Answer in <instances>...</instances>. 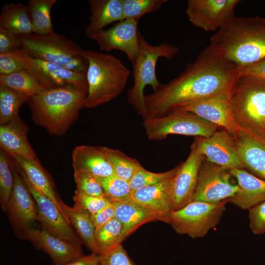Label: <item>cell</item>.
I'll return each mask as SVG.
<instances>
[{
	"mask_svg": "<svg viewBox=\"0 0 265 265\" xmlns=\"http://www.w3.org/2000/svg\"><path fill=\"white\" fill-rule=\"evenodd\" d=\"M238 74L234 64L208 46L178 77L144 95V120L163 116L186 105L229 93Z\"/></svg>",
	"mask_w": 265,
	"mask_h": 265,
	"instance_id": "obj_1",
	"label": "cell"
},
{
	"mask_svg": "<svg viewBox=\"0 0 265 265\" xmlns=\"http://www.w3.org/2000/svg\"><path fill=\"white\" fill-rule=\"evenodd\" d=\"M209 47L237 68L265 58V18L234 17L211 37Z\"/></svg>",
	"mask_w": 265,
	"mask_h": 265,
	"instance_id": "obj_2",
	"label": "cell"
},
{
	"mask_svg": "<svg viewBox=\"0 0 265 265\" xmlns=\"http://www.w3.org/2000/svg\"><path fill=\"white\" fill-rule=\"evenodd\" d=\"M87 91L72 85L46 89L27 104L34 122L51 135H63L85 107Z\"/></svg>",
	"mask_w": 265,
	"mask_h": 265,
	"instance_id": "obj_3",
	"label": "cell"
},
{
	"mask_svg": "<svg viewBox=\"0 0 265 265\" xmlns=\"http://www.w3.org/2000/svg\"><path fill=\"white\" fill-rule=\"evenodd\" d=\"M84 55L88 61L85 107L94 108L119 96L131 73L120 59L111 54L85 50Z\"/></svg>",
	"mask_w": 265,
	"mask_h": 265,
	"instance_id": "obj_4",
	"label": "cell"
},
{
	"mask_svg": "<svg viewBox=\"0 0 265 265\" xmlns=\"http://www.w3.org/2000/svg\"><path fill=\"white\" fill-rule=\"evenodd\" d=\"M229 98L240 128L265 141V80L238 74Z\"/></svg>",
	"mask_w": 265,
	"mask_h": 265,
	"instance_id": "obj_5",
	"label": "cell"
},
{
	"mask_svg": "<svg viewBox=\"0 0 265 265\" xmlns=\"http://www.w3.org/2000/svg\"><path fill=\"white\" fill-rule=\"evenodd\" d=\"M17 36L20 49L30 57L86 74L88 61L84 55L85 50L72 40L54 32L45 35L32 33Z\"/></svg>",
	"mask_w": 265,
	"mask_h": 265,
	"instance_id": "obj_6",
	"label": "cell"
},
{
	"mask_svg": "<svg viewBox=\"0 0 265 265\" xmlns=\"http://www.w3.org/2000/svg\"><path fill=\"white\" fill-rule=\"evenodd\" d=\"M139 53L132 65L133 85L127 91V100L141 116L143 120L146 115L144 90L147 85L152 87L153 91L161 84L156 75V65L160 57L171 60L179 51L177 46L166 42L157 45L148 43L139 30Z\"/></svg>",
	"mask_w": 265,
	"mask_h": 265,
	"instance_id": "obj_7",
	"label": "cell"
},
{
	"mask_svg": "<svg viewBox=\"0 0 265 265\" xmlns=\"http://www.w3.org/2000/svg\"><path fill=\"white\" fill-rule=\"evenodd\" d=\"M228 203V200L212 203L192 201L172 211L167 223L179 234L193 238H204L219 224Z\"/></svg>",
	"mask_w": 265,
	"mask_h": 265,
	"instance_id": "obj_8",
	"label": "cell"
},
{
	"mask_svg": "<svg viewBox=\"0 0 265 265\" xmlns=\"http://www.w3.org/2000/svg\"><path fill=\"white\" fill-rule=\"evenodd\" d=\"M143 126L147 137L155 141L164 139L170 134L208 137L218 128L181 108H177L163 116L144 120Z\"/></svg>",
	"mask_w": 265,
	"mask_h": 265,
	"instance_id": "obj_9",
	"label": "cell"
},
{
	"mask_svg": "<svg viewBox=\"0 0 265 265\" xmlns=\"http://www.w3.org/2000/svg\"><path fill=\"white\" fill-rule=\"evenodd\" d=\"M232 177L230 170L210 162L204 157L191 202L212 203L228 200L239 189Z\"/></svg>",
	"mask_w": 265,
	"mask_h": 265,
	"instance_id": "obj_10",
	"label": "cell"
},
{
	"mask_svg": "<svg viewBox=\"0 0 265 265\" xmlns=\"http://www.w3.org/2000/svg\"><path fill=\"white\" fill-rule=\"evenodd\" d=\"M17 167L36 203L38 221L41 223L42 227L52 235L81 247L80 239L57 206L52 200L37 190L30 184L23 171L18 165Z\"/></svg>",
	"mask_w": 265,
	"mask_h": 265,
	"instance_id": "obj_11",
	"label": "cell"
},
{
	"mask_svg": "<svg viewBox=\"0 0 265 265\" xmlns=\"http://www.w3.org/2000/svg\"><path fill=\"white\" fill-rule=\"evenodd\" d=\"M239 0H188L186 10L189 21L205 31H217L234 17Z\"/></svg>",
	"mask_w": 265,
	"mask_h": 265,
	"instance_id": "obj_12",
	"label": "cell"
},
{
	"mask_svg": "<svg viewBox=\"0 0 265 265\" xmlns=\"http://www.w3.org/2000/svg\"><path fill=\"white\" fill-rule=\"evenodd\" d=\"M138 21L125 19L107 29H103L89 38L95 41L102 51L118 50L126 54L132 65L139 53Z\"/></svg>",
	"mask_w": 265,
	"mask_h": 265,
	"instance_id": "obj_13",
	"label": "cell"
},
{
	"mask_svg": "<svg viewBox=\"0 0 265 265\" xmlns=\"http://www.w3.org/2000/svg\"><path fill=\"white\" fill-rule=\"evenodd\" d=\"M9 157L13 174L14 185L6 212L15 229L22 232L26 238L27 231L32 228L31 225L35 220H38L37 207L17 164L10 157Z\"/></svg>",
	"mask_w": 265,
	"mask_h": 265,
	"instance_id": "obj_14",
	"label": "cell"
},
{
	"mask_svg": "<svg viewBox=\"0 0 265 265\" xmlns=\"http://www.w3.org/2000/svg\"><path fill=\"white\" fill-rule=\"evenodd\" d=\"M203 158L195 138L188 158L179 165L176 173L170 181V193L173 211L183 208L191 202Z\"/></svg>",
	"mask_w": 265,
	"mask_h": 265,
	"instance_id": "obj_15",
	"label": "cell"
},
{
	"mask_svg": "<svg viewBox=\"0 0 265 265\" xmlns=\"http://www.w3.org/2000/svg\"><path fill=\"white\" fill-rule=\"evenodd\" d=\"M201 153L209 161L229 170L244 169L234 136L225 130L208 137H196Z\"/></svg>",
	"mask_w": 265,
	"mask_h": 265,
	"instance_id": "obj_16",
	"label": "cell"
},
{
	"mask_svg": "<svg viewBox=\"0 0 265 265\" xmlns=\"http://www.w3.org/2000/svg\"><path fill=\"white\" fill-rule=\"evenodd\" d=\"M178 108L192 112L234 136L242 130L235 120L229 93L220 94Z\"/></svg>",
	"mask_w": 265,
	"mask_h": 265,
	"instance_id": "obj_17",
	"label": "cell"
},
{
	"mask_svg": "<svg viewBox=\"0 0 265 265\" xmlns=\"http://www.w3.org/2000/svg\"><path fill=\"white\" fill-rule=\"evenodd\" d=\"M26 238L47 253L54 265H64L82 255L81 247L52 235L42 227L40 230L29 229Z\"/></svg>",
	"mask_w": 265,
	"mask_h": 265,
	"instance_id": "obj_18",
	"label": "cell"
},
{
	"mask_svg": "<svg viewBox=\"0 0 265 265\" xmlns=\"http://www.w3.org/2000/svg\"><path fill=\"white\" fill-rule=\"evenodd\" d=\"M239 189L228 202L244 210H249L265 201V181L244 169L230 170Z\"/></svg>",
	"mask_w": 265,
	"mask_h": 265,
	"instance_id": "obj_19",
	"label": "cell"
},
{
	"mask_svg": "<svg viewBox=\"0 0 265 265\" xmlns=\"http://www.w3.org/2000/svg\"><path fill=\"white\" fill-rule=\"evenodd\" d=\"M172 178L133 190L131 199L155 213L159 221L167 223L173 211L170 193Z\"/></svg>",
	"mask_w": 265,
	"mask_h": 265,
	"instance_id": "obj_20",
	"label": "cell"
},
{
	"mask_svg": "<svg viewBox=\"0 0 265 265\" xmlns=\"http://www.w3.org/2000/svg\"><path fill=\"white\" fill-rule=\"evenodd\" d=\"M72 160L74 172L87 173L96 177L115 175L102 146H77L73 150Z\"/></svg>",
	"mask_w": 265,
	"mask_h": 265,
	"instance_id": "obj_21",
	"label": "cell"
},
{
	"mask_svg": "<svg viewBox=\"0 0 265 265\" xmlns=\"http://www.w3.org/2000/svg\"><path fill=\"white\" fill-rule=\"evenodd\" d=\"M28 129L19 115L5 125H0V149L11 153L39 160L27 138Z\"/></svg>",
	"mask_w": 265,
	"mask_h": 265,
	"instance_id": "obj_22",
	"label": "cell"
},
{
	"mask_svg": "<svg viewBox=\"0 0 265 265\" xmlns=\"http://www.w3.org/2000/svg\"><path fill=\"white\" fill-rule=\"evenodd\" d=\"M233 136L244 169L265 181V141L242 130Z\"/></svg>",
	"mask_w": 265,
	"mask_h": 265,
	"instance_id": "obj_23",
	"label": "cell"
},
{
	"mask_svg": "<svg viewBox=\"0 0 265 265\" xmlns=\"http://www.w3.org/2000/svg\"><path fill=\"white\" fill-rule=\"evenodd\" d=\"M115 216L122 225V242L146 223L159 221L153 212L132 199L114 202Z\"/></svg>",
	"mask_w": 265,
	"mask_h": 265,
	"instance_id": "obj_24",
	"label": "cell"
},
{
	"mask_svg": "<svg viewBox=\"0 0 265 265\" xmlns=\"http://www.w3.org/2000/svg\"><path fill=\"white\" fill-rule=\"evenodd\" d=\"M30 57L49 89L72 85L82 90H88L85 74L77 72L48 61Z\"/></svg>",
	"mask_w": 265,
	"mask_h": 265,
	"instance_id": "obj_25",
	"label": "cell"
},
{
	"mask_svg": "<svg viewBox=\"0 0 265 265\" xmlns=\"http://www.w3.org/2000/svg\"><path fill=\"white\" fill-rule=\"evenodd\" d=\"M89 23L84 29L90 38L108 25L124 19L122 0H89Z\"/></svg>",
	"mask_w": 265,
	"mask_h": 265,
	"instance_id": "obj_26",
	"label": "cell"
},
{
	"mask_svg": "<svg viewBox=\"0 0 265 265\" xmlns=\"http://www.w3.org/2000/svg\"><path fill=\"white\" fill-rule=\"evenodd\" d=\"M7 154L23 171L32 186L39 192L52 200L69 221L59 204V197L55 192L53 184L39 161L14 154Z\"/></svg>",
	"mask_w": 265,
	"mask_h": 265,
	"instance_id": "obj_27",
	"label": "cell"
},
{
	"mask_svg": "<svg viewBox=\"0 0 265 265\" xmlns=\"http://www.w3.org/2000/svg\"><path fill=\"white\" fill-rule=\"evenodd\" d=\"M58 202L70 224L73 226L86 247L92 253L98 255L95 238L96 228L91 219V215L80 207L68 206L59 197Z\"/></svg>",
	"mask_w": 265,
	"mask_h": 265,
	"instance_id": "obj_28",
	"label": "cell"
},
{
	"mask_svg": "<svg viewBox=\"0 0 265 265\" xmlns=\"http://www.w3.org/2000/svg\"><path fill=\"white\" fill-rule=\"evenodd\" d=\"M0 27L17 35L33 33L27 5L13 2L5 4L0 15Z\"/></svg>",
	"mask_w": 265,
	"mask_h": 265,
	"instance_id": "obj_29",
	"label": "cell"
},
{
	"mask_svg": "<svg viewBox=\"0 0 265 265\" xmlns=\"http://www.w3.org/2000/svg\"><path fill=\"white\" fill-rule=\"evenodd\" d=\"M56 0H30L27 7L33 33L41 35L54 32L51 20V9Z\"/></svg>",
	"mask_w": 265,
	"mask_h": 265,
	"instance_id": "obj_30",
	"label": "cell"
},
{
	"mask_svg": "<svg viewBox=\"0 0 265 265\" xmlns=\"http://www.w3.org/2000/svg\"><path fill=\"white\" fill-rule=\"evenodd\" d=\"M0 86L12 89L29 98L46 89L25 70L8 75H0Z\"/></svg>",
	"mask_w": 265,
	"mask_h": 265,
	"instance_id": "obj_31",
	"label": "cell"
},
{
	"mask_svg": "<svg viewBox=\"0 0 265 265\" xmlns=\"http://www.w3.org/2000/svg\"><path fill=\"white\" fill-rule=\"evenodd\" d=\"M29 99L24 94L0 86V125H5L17 117L20 108Z\"/></svg>",
	"mask_w": 265,
	"mask_h": 265,
	"instance_id": "obj_32",
	"label": "cell"
},
{
	"mask_svg": "<svg viewBox=\"0 0 265 265\" xmlns=\"http://www.w3.org/2000/svg\"><path fill=\"white\" fill-rule=\"evenodd\" d=\"M103 150L118 177L129 182L136 172L142 167L135 159L119 150L102 146Z\"/></svg>",
	"mask_w": 265,
	"mask_h": 265,
	"instance_id": "obj_33",
	"label": "cell"
},
{
	"mask_svg": "<svg viewBox=\"0 0 265 265\" xmlns=\"http://www.w3.org/2000/svg\"><path fill=\"white\" fill-rule=\"evenodd\" d=\"M122 223L115 217L95 230V242L98 255L113 247L120 241L122 232Z\"/></svg>",
	"mask_w": 265,
	"mask_h": 265,
	"instance_id": "obj_34",
	"label": "cell"
},
{
	"mask_svg": "<svg viewBox=\"0 0 265 265\" xmlns=\"http://www.w3.org/2000/svg\"><path fill=\"white\" fill-rule=\"evenodd\" d=\"M101 185L106 196L113 202L131 198L133 190L129 183L116 175L96 177Z\"/></svg>",
	"mask_w": 265,
	"mask_h": 265,
	"instance_id": "obj_35",
	"label": "cell"
},
{
	"mask_svg": "<svg viewBox=\"0 0 265 265\" xmlns=\"http://www.w3.org/2000/svg\"><path fill=\"white\" fill-rule=\"evenodd\" d=\"M14 185V178L9 157L0 150V203L1 209L6 212Z\"/></svg>",
	"mask_w": 265,
	"mask_h": 265,
	"instance_id": "obj_36",
	"label": "cell"
},
{
	"mask_svg": "<svg viewBox=\"0 0 265 265\" xmlns=\"http://www.w3.org/2000/svg\"><path fill=\"white\" fill-rule=\"evenodd\" d=\"M124 19L137 21L146 14L159 10L167 0H122Z\"/></svg>",
	"mask_w": 265,
	"mask_h": 265,
	"instance_id": "obj_37",
	"label": "cell"
},
{
	"mask_svg": "<svg viewBox=\"0 0 265 265\" xmlns=\"http://www.w3.org/2000/svg\"><path fill=\"white\" fill-rule=\"evenodd\" d=\"M178 168L179 165L164 172L154 173L142 167L136 172L129 183L133 191L154 185L173 178Z\"/></svg>",
	"mask_w": 265,
	"mask_h": 265,
	"instance_id": "obj_38",
	"label": "cell"
},
{
	"mask_svg": "<svg viewBox=\"0 0 265 265\" xmlns=\"http://www.w3.org/2000/svg\"><path fill=\"white\" fill-rule=\"evenodd\" d=\"M74 206L80 207L93 215L113 203L106 197L95 196L86 194L77 190L73 196Z\"/></svg>",
	"mask_w": 265,
	"mask_h": 265,
	"instance_id": "obj_39",
	"label": "cell"
},
{
	"mask_svg": "<svg viewBox=\"0 0 265 265\" xmlns=\"http://www.w3.org/2000/svg\"><path fill=\"white\" fill-rule=\"evenodd\" d=\"M76 190L86 194L106 197L103 187L97 178L84 172H74Z\"/></svg>",
	"mask_w": 265,
	"mask_h": 265,
	"instance_id": "obj_40",
	"label": "cell"
},
{
	"mask_svg": "<svg viewBox=\"0 0 265 265\" xmlns=\"http://www.w3.org/2000/svg\"><path fill=\"white\" fill-rule=\"evenodd\" d=\"M100 257V265H135L121 243L105 252Z\"/></svg>",
	"mask_w": 265,
	"mask_h": 265,
	"instance_id": "obj_41",
	"label": "cell"
},
{
	"mask_svg": "<svg viewBox=\"0 0 265 265\" xmlns=\"http://www.w3.org/2000/svg\"><path fill=\"white\" fill-rule=\"evenodd\" d=\"M249 228L255 235L265 234V201L248 210Z\"/></svg>",
	"mask_w": 265,
	"mask_h": 265,
	"instance_id": "obj_42",
	"label": "cell"
},
{
	"mask_svg": "<svg viewBox=\"0 0 265 265\" xmlns=\"http://www.w3.org/2000/svg\"><path fill=\"white\" fill-rule=\"evenodd\" d=\"M24 70L13 52L0 54V75H8Z\"/></svg>",
	"mask_w": 265,
	"mask_h": 265,
	"instance_id": "obj_43",
	"label": "cell"
},
{
	"mask_svg": "<svg viewBox=\"0 0 265 265\" xmlns=\"http://www.w3.org/2000/svg\"><path fill=\"white\" fill-rule=\"evenodd\" d=\"M21 48L18 36L0 27V54L12 52Z\"/></svg>",
	"mask_w": 265,
	"mask_h": 265,
	"instance_id": "obj_44",
	"label": "cell"
},
{
	"mask_svg": "<svg viewBox=\"0 0 265 265\" xmlns=\"http://www.w3.org/2000/svg\"><path fill=\"white\" fill-rule=\"evenodd\" d=\"M238 68V74L265 80V58Z\"/></svg>",
	"mask_w": 265,
	"mask_h": 265,
	"instance_id": "obj_45",
	"label": "cell"
},
{
	"mask_svg": "<svg viewBox=\"0 0 265 265\" xmlns=\"http://www.w3.org/2000/svg\"><path fill=\"white\" fill-rule=\"evenodd\" d=\"M115 216L114 202L108 205L98 212L91 215V219L96 229L103 226Z\"/></svg>",
	"mask_w": 265,
	"mask_h": 265,
	"instance_id": "obj_46",
	"label": "cell"
},
{
	"mask_svg": "<svg viewBox=\"0 0 265 265\" xmlns=\"http://www.w3.org/2000/svg\"><path fill=\"white\" fill-rule=\"evenodd\" d=\"M64 265H100V257L92 253L88 255H82Z\"/></svg>",
	"mask_w": 265,
	"mask_h": 265,
	"instance_id": "obj_47",
	"label": "cell"
}]
</instances>
